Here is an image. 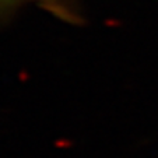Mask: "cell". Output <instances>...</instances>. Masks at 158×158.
I'll return each mask as SVG.
<instances>
[{
	"label": "cell",
	"mask_w": 158,
	"mask_h": 158,
	"mask_svg": "<svg viewBox=\"0 0 158 158\" xmlns=\"http://www.w3.org/2000/svg\"><path fill=\"white\" fill-rule=\"evenodd\" d=\"M0 2H9V0H0Z\"/></svg>",
	"instance_id": "obj_1"
}]
</instances>
